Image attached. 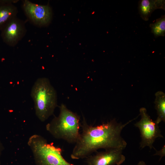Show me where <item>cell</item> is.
Wrapping results in <instances>:
<instances>
[{"label":"cell","mask_w":165,"mask_h":165,"mask_svg":"<svg viewBox=\"0 0 165 165\" xmlns=\"http://www.w3.org/2000/svg\"><path fill=\"white\" fill-rule=\"evenodd\" d=\"M134 119L122 124L114 119L93 126L88 124L84 118L81 123V131L75 143L71 158L74 160L86 158L101 148L123 150L127 143L121 135V131Z\"/></svg>","instance_id":"obj_1"},{"label":"cell","mask_w":165,"mask_h":165,"mask_svg":"<svg viewBox=\"0 0 165 165\" xmlns=\"http://www.w3.org/2000/svg\"><path fill=\"white\" fill-rule=\"evenodd\" d=\"M60 112L46 125V130L54 138L75 143L79 137L80 118L64 104L59 106Z\"/></svg>","instance_id":"obj_2"},{"label":"cell","mask_w":165,"mask_h":165,"mask_svg":"<svg viewBox=\"0 0 165 165\" xmlns=\"http://www.w3.org/2000/svg\"><path fill=\"white\" fill-rule=\"evenodd\" d=\"M31 95L34 101L35 114L41 122L46 120L57 106V95L49 79L38 78L32 88Z\"/></svg>","instance_id":"obj_3"},{"label":"cell","mask_w":165,"mask_h":165,"mask_svg":"<svg viewBox=\"0 0 165 165\" xmlns=\"http://www.w3.org/2000/svg\"><path fill=\"white\" fill-rule=\"evenodd\" d=\"M27 144L32 153L35 165H74L64 158L60 148L49 143L41 135H31Z\"/></svg>","instance_id":"obj_4"},{"label":"cell","mask_w":165,"mask_h":165,"mask_svg":"<svg viewBox=\"0 0 165 165\" xmlns=\"http://www.w3.org/2000/svg\"><path fill=\"white\" fill-rule=\"evenodd\" d=\"M141 119L134 124L139 129L141 138L140 147L142 149L148 146L150 149L155 148L153 144L158 138H163L158 124L152 120L147 113L146 109L141 108L139 110Z\"/></svg>","instance_id":"obj_5"},{"label":"cell","mask_w":165,"mask_h":165,"mask_svg":"<svg viewBox=\"0 0 165 165\" xmlns=\"http://www.w3.org/2000/svg\"><path fill=\"white\" fill-rule=\"evenodd\" d=\"M23 6L28 18L35 25L44 26L50 21L52 13L49 6L38 5L26 0L23 1Z\"/></svg>","instance_id":"obj_6"},{"label":"cell","mask_w":165,"mask_h":165,"mask_svg":"<svg viewBox=\"0 0 165 165\" xmlns=\"http://www.w3.org/2000/svg\"><path fill=\"white\" fill-rule=\"evenodd\" d=\"M122 150L106 149L86 158V165H120L125 160Z\"/></svg>","instance_id":"obj_7"},{"label":"cell","mask_w":165,"mask_h":165,"mask_svg":"<svg viewBox=\"0 0 165 165\" xmlns=\"http://www.w3.org/2000/svg\"><path fill=\"white\" fill-rule=\"evenodd\" d=\"M26 32L23 21L16 17L1 30V36L5 43L9 46H14L23 37Z\"/></svg>","instance_id":"obj_8"},{"label":"cell","mask_w":165,"mask_h":165,"mask_svg":"<svg viewBox=\"0 0 165 165\" xmlns=\"http://www.w3.org/2000/svg\"><path fill=\"white\" fill-rule=\"evenodd\" d=\"M158 9L165 10V1L162 0H141L139 2L138 9L141 18L148 21L152 13Z\"/></svg>","instance_id":"obj_9"},{"label":"cell","mask_w":165,"mask_h":165,"mask_svg":"<svg viewBox=\"0 0 165 165\" xmlns=\"http://www.w3.org/2000/svg\"><path fill=\"white\" fill-rule=\"evenodd\" d=\"M13 2L11 1L0 0V30L16 17L18 10Z\"/></svg>","instance_id":"obj_10"},{"label":"cell","mask_w":165,"mask_h":165,"mask_svg":"<svg viewBox=\"0 0 165 165\" xmlns=\"http://www.w3.org/2000/svg\"><path fill=\"white\" fill-rule=\"evenodd\" d=\"M155 96L154 103L158 116L155 121L159 124L162 121L165 122V94L160 91L156 93Z\"/></svg>","instance_id":"obj_11"},{"label":"cell","mask_w":165,"mask_h":165,"mask_svg":"<svg viewBox=\"0 0 165 165\" xmlns=\"http://www.w3.org/2000/svg\"><path fill=\"white\" fill-rule=\"evenodd\" d=\"M149 26L151 32L155 37L164 36L165 34V16L164 15L156 20V22L151 24Z\"/></svg>","instance_id":"obj_12"},{"label":"cell","mask_w":165,"mask_h":165,"mask_svg":"<svg viewBox=\"0 0 165 165\" xmlns=\"http://www.w3.org/2000/svg\"><path fill=\"white\" fill-rule=\"evenodd\" d=\"M156 152L154 156H160L159 161H160L162 158L165 156V145H164L162 147V148L159 151H157L156 149Z\"/></svg>","instance_id":"obj_13"},{"label":"cell","mask_w":165,"mask_h":165,"mask_svg":"<svg viewBox=\"0 0 165 165\" xmlns=\"http://www.w3.org/2000/svg\"><path fill=\"white\" fill-rule=\"evenodd\" d=\"M4 149V146L0 140V165H1V157L2 152Z\"/></svg>","instance_id":"obj_14"},{"label":"cell","mask_w":165,"mask_h":165,"mask_svg":"<svg viewBox=\"0 0 165 165\" xmlns=\"http://www.w3.org/2000/svg\"><path fill=\"white\" fill-rule=\"evenodd\" d=\"M137 165H147L143 161H140Z\"/></svg>","instance_id":"obj_15"}]
</instances>
